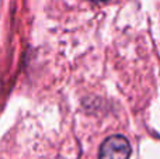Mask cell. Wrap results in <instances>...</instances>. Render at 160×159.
Instances as JSON below:
<instances>
[{
	"instance_id": "obj_1",
	"label": "cell",
	"mask_w": 160,
	"mask_h": 159,
	"mask_svg": "<svg viewBox=\"0 0 160 159\" xmlns=\"http://www.w3.org/2000/svg\"><path fill=\"white\" fill-rule=\"evenodd\" d=\"M131 144L124 135H111L100 146L98 159H129Z\"/></svg>"
},
{
	"instance_id": "obj_2",
	"label": "cell",
	"mask_w": 160,
	"mask_h": 159,
	"mask_svg": "<svg viewBox=\"0 0 160 159\" xmlns=\"http://www.w3.org/2000/svg\"><path fill=\"white\" fill-rule=\"evenodd\" d=\"M93 2H105V0H93Z\"/></svg>"
}]
</instances>
